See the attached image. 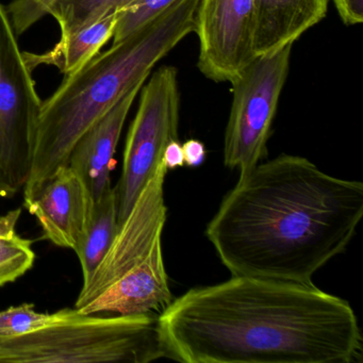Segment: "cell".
<instances>
[{"mask_svg":"<svg viewBox=\"0 0 363 363\" xmlns=\"http://www.w3.org/2000/svg\"><path fill=\"white\" fill-rule=\"evenodd\" d=\"M167 358L186 363H354L348 301L312 284L233 276L191 289L158 315Z\"/></svg>","mask_w":363,"mask_h":363,"instance_id":"6da1fadb","label":"cell"},{"mask_svg":"<svg viewBox=\"0 0 363 363\" xmlns=\"http://www.w3.org/2000/svg\"><path fill=\"white\" fill-rule=\"evenodd\" d=\"M362 216V182L282 154L240 176L206 235L231 276L312 284L346 250Z\"/></svg>","mask_w":363,"mask_h":363,"instance_id":"7a4b0ae2","label":"cell"},{"mask_svg":"<svg viewBox=\"0 0 363 363\" xmlns=\"http://www.w3.org/2000/svg\"><path fill=\"white\" fill-rule=\"evenodd\" d=\"M199 1L176 0L154 20L67 75L42 104L25 203L67 165L80 137L133 86L145 84L155 65L195 33Z\"/></svg>","mask_w":363,"mask_h":363,"instance_id":"3957f363","label":"cell"},{"mask_svg":"<svg viewBox=\"0 0 363 363\" xmlns=\"http://www.w3.org/2000/svg\"><path fill=\"white\" fill-rule=\"evenodd\" d=\"M164 357L156 313L97 316L77 310L40 330L0 337L4 363H147Z\"/></svg>","mask_w":363,"mask_h":363,"instance_id":"277c9868","label":"cell"},{"mask_svg":"<svg viewBox=\"0 0 363 363\" xmlns=\"http://www.w3.org/2000/svg\"><path fill=\"white\" fill-rule=\"evenodd\" d=\"M42 104L7 8L0 4V197L14 196L29 182Z\"/></svg>","mask_w":363,"mask_h":363,"instance_id":"5b68a950","label":"cell"},{"mask_svg":"<svg viewBox=\"0 0 363 363\" xmlns=\"http://www.w3.org/2000/svg\"><path fill=\"white\" fill-rule=\"evenodd\" d=\"M141 90L139 108L127 135L122 176L114 186L118 228L162 162L167 144L178 140L180 94L177 69L160 67Z\"/></svg>","mask_w":363,"mask_h":363,"instance_id":"8992f818","label":"cell"},{"mask_svg":"<svg viewBox=\"0 0 363 363\" xmlns=\"http://www.w3.org/2000/svg\"><path fill=\"white\" fill-rule=\"evenodd\" d=\"M258 57L231 84L233 104L225 133L224 163L245 175L267 156V144L288 78L291 50Z\"/></svg>","mask_w":363,"mask_h":363,"instance_id":"52a82bcc","label":"cell"},{"mask_svg":"<svg viewBox=\"0 0 363 363\" xmlns=\"http://www.w3.org/2000/svg\"><path fill=\"white\" fill-rule=\"evenodd\" d=\"M167 169L162 162L146 184L88 284H82L75 308L84 307L96 298L122 276L141 264L158 246L167 218L164 201Z\"/></svg>","mask_w":363,"mask_h":363,"instance_id":"ba28073f","label":"cell"},{"mask_svg":"<svg viewBox=\"0 0 363 363\" xmlns=\"http://www.w3.org/2000/svg\"><path fill=\"white\" fill-rule=\"evenodd\" d=\"M252 28L254 0H201L195 25L201 73L233 84L256 59Z\"/></svg>","mask_w":363,"mask_h":363,"instance_id":"9c48e42d","label":"cell"},{"mask_svg":"<svg viewBox=\"0 0 363 363\" xmlns=\"http://www.w3.org/2000/svg\"><path fill=\"white\" fill-rule=\"evenodd\" d=\"M25 206L39 220L46 239L60 247L77 250L90 220L93 199L69 165L60 167Z\"/></svg>","mask_w":363,"mask_h":363,"instance_id":"30bf717a","label":"cell"},{"mask_svg":"<svg viewBox=\"0 0 363 363\" xmlns=\"http://www.w3.org/2000/svg\"><path fill=\"white\" fill-rule=\"evenodd\" d=\"M173 299L161 245L141 264L77 310L86 315L101 312H111L116 315L148 314L162 311Z\"/></svg>","mask_w":363,"mask_h":363,"instance_id":"8fae6325","label":"cell"},{"mask_svg":"<svg viewBox=\"0 0 363 363\" xmlns=\"http://www.w3.org/2000/svg\"><path fill=\"white\" fill-rule=\"evenodd\" d=\"M144 84L133 86L103 118L93 124L74 145L67 165L86 184L93 203L111 188L110 172L125 121Z\"/></svg>","mask_w":363,"mask_h":363,"instance_id":"7c38bea8","label":"cell"},{"mask_svg":"<svg viewBox=\"0 0 363 363\" xmlns=\"http://www.w3.org/2000/svg\"><path fill=\"white\" fill-rule=\"evenodd\" d=\"M329 0H254L255 57L275 54L293 45L324 20Z\"/></svg>","mask_w":363,"mask_h":363,"instance_id":"4fadbf2b","label":"cell"},{"mask_svg":"<svg viewBox=\"0 0 363 363\" xmlns=\"http://www.w3.org/2000/svg\"><path fill=\"white\" fill-rule=\"evenodd\" d=\"M118 10L110 12L90 26L80 29L45 54L24 52L30 71L40 65H54L65 75H71L86 65L99 54L101 48L113 37L118 22Z\"/></svg>","mask_w":363,"mask_h":363,"instance_id":"5bb4252c","label":"cell"},{"mask_svg":"<svg viewBox=\"0 0 363 363\" xmlns=\"http://www.w3.org/2000/svg\"><path fill=\"white\" fill-rule=\"evenodd\" d=\"M118 231V203L116 190L111 186L93 203L84 238L75 250L82 264L84 284L90 281Z\"/></svg>","mask_w":363,"mask_h":363,"instance_id":"9a60e30c","label":"cell"},{"mask_svg":"<svg viewBox=\"0 0 363 363\" xmlns=\"http://www.w3.org/2000/svg\"><path fill=\"white\" fill-rule=\"evenodd\" d=\"M21 214L22 210L14 209L0 216V286L16 281L35 263L31 241L16 233Z\"/></svg>","mask_w":363,"mask_h":363,"instance_id":"2e32d148","label":"cell"},{"mask_svg":"<svg viewBox=\"0 0 363 363\" xmlns=\"http://www.w3.org/2000/svg\"><path fill=\"white\" fill-rule=\"evenodd\" d=\"M133 0H55L48 14L61 29V39L90 26L110 12L122 9Z\"/></svg>","mask_w":363,"mask_h":363,"instance_id":"e0dca14e","label":"cell"},{"mask_svg":"<svg viewBox=\"0 0 363 363\" xmlns=\"http://www.w3.org/2000/svg\"><path fill=\"white\" fill-rule=\"evenodd\" d=\"M75 309H62L55 313H43L35 310L33 303H23L0 311V337H18L45 328L72 318Z\"/></svg>","mask_w":363,"mask_h":363,"instance_id":"ac0fdd59","label":"cell"},{"mask_svg":"<svg viewBox=\"0 0 363 363\" xmlns=\"http://www.w3.org/2000/svg\"><path fill=\"white\" fill-rule=\"evenodd\" d=\"M176 0H133L118 10V22L112 44L122 41L131 33L154 20Z\"/></svg>","mask_w":363,"mask_h":363,"instance_id":"d6986e66","label":"cell"},{"mask_svg":"<svg viewBox=\"0 0 363 363\" xmlns=\"http://www.w3.org/2000/svg\"><path fill=\"white\" fill-rule=\"evenodd\" d=\"M55 0H14L7 7L16 35H23L33 24L48 16Z\"/></svg>","mask_w":363,"mask_h":363,"instance_id":"ffe728a7","label":"cell"},{"mask_svg":"<svg viewBox=\"0 0 363 363\" xmlns=\"http://www.w3.org/2000/svg\"><path fill=\"white\" fill-rule=\"evenodd\" d=\"M340 18L347 26L363 22V0H333Z\"/></svg>","mask_w":363,"mask_h":363,"instance_id":"44dd1931","label":"cell"},{"mask_svg":"<svg viewBox=\"0 0 363 363\" xmlns=\"http://www.w3.org/2000/svg\"><path fill=\"white\" fill-rule=\"evenodd\" d=\"M184 150V165L189 167H199L205 162V145L199 140L191 139L182 144Z\"/></svg>","mask_w":363,"mask_h":363,"instance_id":"7402d4cb","label":"cell"},{"mask_svg":"<svg viewBox=\"0 0 363 363\" xmlns=\"http://www.w3.org/2000/svg\"><path fill=\"white\" fill-rule=\"evenodd\" d=\"M162 164L167 171L184 167V150H182V145L178 140L167 144L162 155Z\"/></svg>","mask_w":363,"mask_h":363,"instance_id":"603a6c76","label":"cell"}]
</instances>
